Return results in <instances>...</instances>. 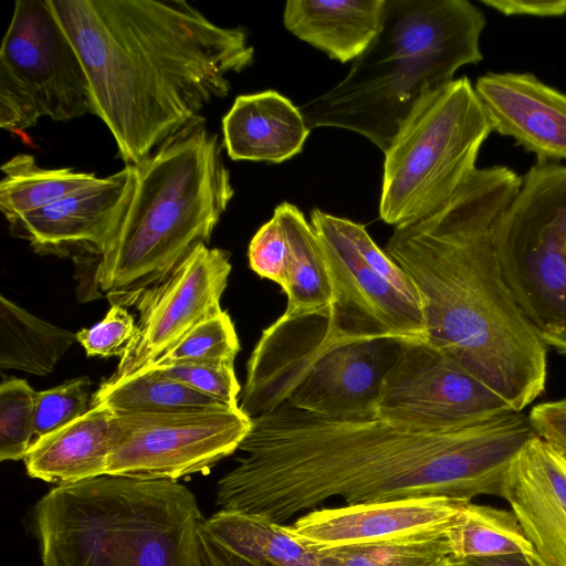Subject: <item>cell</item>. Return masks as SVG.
<instances>
[{
  "mask_svg": "<svg viewBox=\"0 0 566 566\" xmlns=\"http://www.w3.org/2000/svg\"><path fill=\"white\" fill-rule=\"evenodd\" d=\"M136 167L127 209L93 274L95 290L125 307L207 244L234 195L218 135L202 116Z\"/></svg>",
  "mask_w": 566,
  "mask_h": 566,
  "instance_id": "obj_5",
  "label": "cell"
},
{
  "mask_svg": "<svg viewBox=\"0 0 566 566\" xmlns=\"http://www.w3.org/2000/svg\"><path fill=\"white\" fill-rule=\"evenodd\" d=\"M528 418L535 433L566 461V399L538 403Z\"/></svg>",
  "mask_w": 566,
  "mask_h": 566,
  "instance_id": "obj_35",
  "label": "cell"
},
{
  "mask_svg": "<svg viewBox=\"0 0 566 566\" xmlns=\"http://www.w3.org/2000/svg\"><path fill=\"white\" fill-rule=\"evenodd\" d=\"M505 15L560 17L566 13V1L481 0Z\"/></svg>",
  "mask_w": 566,
  "mask_h": 566,
  "instance_id": "obj_36",
  "label": "cell"
},
{
  "mask_svg": "<svg viewBox=\"0 0 566 566\" xmlns=\"http://www.w3.org/2000/svg\"><path fill=\"white\" fill-rule=\"evenodd\" d=\"M230 272V254L201 243L168 279L146 290L135 305V336L107 379H123L151 366L198 323L220 313Z\"/></svg>",
  "mask_w": 566,
  "mask_h": 566,
  "instance_id": "obj_14",
  "label": "cell"
},
{
  "mask_svg": "<svg viewBox=\"0 0 566 566\" xmlns=\"http://www.w3.org/2000/svg\"><path fill=\"white\" fill-rule=\"evenodd\" d=\"M1 171L0 209L12 226L29 212L39 210L93 182V172L72 168H43L34 156L18 154L7 160Z\"/></svg>",
  "mask_w": 566,
  "mask_h": 566,
  "instance_id": "obj_25",
  "label": "cell"
},
{
  "mask_svg": "<svg viewBox=\"0 0 566 566\" xmlns=\"http://www.w3.org/2000/svg\"><path fill=\"white\" fill-rule=\"evenodd\" d=\"M501 497L539 556L566 566V461L538 436L511 462Z\"/></svg>",
  "mask_w": 566,
  "mask_h": 566,
  "instance_id": "obj_18",
  "label": "cell"
},
{
  "mask_svg": "<svg viewBox=\"0 0 566 566\" xmlns=\"http://www.w3.org/2000/svg\"><path fill=\"white\" fill-rule=\"evenodd\" d=\"M78 53L92 114L125 164L200 117L253 63L244 29L224 28L182 0H49Z\"/></svg>",
  "mask_w": 566,
  "mask_h": 566,
  "instance_id": "obj_3",
  "label": "cell"
},
{
  "mask_svg": "<svg viewBox=\"0 0 566 566\" xmlns=\"http://www.w3.org/2000/svg\"><path fill=\"white\" fill-rule=\"evenodd\" d=\"M287 242V297L284 315L301 316L322 312L333 303L332 287L318 239L304 213L291 202L274 209Z\"/></svg>",
  "mask_w": 566,
  "mask_h": 566,
  "instance_id": "obj_23",
  "label": "cell"
},
{
  "mask_svg": "<svg viewBox=\"0 0 566 566\" xmlns=\"http://www.w3.org/2000/svg\"><path fill=\"white\" fill-rule=\"evenodd\" d=\"M251 420L243 455L217 483L216 504L279 524L332 499L501 497L511 462L536 436L522 411L433 427L280 406Z\"/></svg>",
  "mask_w": 566,
  "mask_h": 566,
  "instance_id": "obj_1",
  "label": "cell"
},
{
  "mask_svg": "<svg viewBox=\"0 0 566 566\" xmlns=\"http://www.w3.org/2000/svg\"><path fill=\"white\" fill-rule=\"evenodd\" d=\"M98 403L116 412H161L228 406L150 367L123 379L102 381L92 395L91 406Z\"/></svg>",
  "mask_w": 566,
  "mask_h": 566,
  "instance_id": "obj_26",
  "label": "cell"
},
{
  "mask_svg": "<svg viewBox=\"0 0 566 566\" xmlns=\"http://www.w3.org/2000/svg\"><path fill=\"white\" fill-rule=\"evenodd\" d=\"M92 113L88 78L49 0H18L0 49V126L22 133L40 118Z\"/></svg>",
  "mask_w": 566,
  "mask_h": 566,
  "instance_id": "obj_10",
  "label": "cell"
},
{
  "mask_svg": "<svg viewBox=\"0 0 566 566\" xmlns=\"http://www.w3.org/2000/svg\"><path fill=\"white\" fill-rule=\"evenodd\" d=\"M76 334L45 322L0 296V367L46 376L75 343Z\"/></svg>",
  "mask_w": 566,
  "mask_h": 566,
  "instance_id": "obj_24",
  "label": "cell"
},
{
  "mask_svg": "<svg viewBox=\"0 0 566 566\" xmlns=\"http://www.w3.org/2000/svg\"><path fill=\"white\" fill-rule=\"evenodd\" d=\"M202 530L233 553L272 566H322L317 549L293 535L286 524L237 511L219 510Z\"/></svg>",
  "mask_w": 566,
  "mask_h": 566,
  "instance_id": "obj_22",
  "label": "cell"
},
{
  "mask_svg": "<svg viewBox=\"0 0 566 566\" xmlns=\"http://www.w3.org/2000/svg\"><path fill=\"white\" fill-rule=\"evenodd\" d=\"M203 566H272L247 559L209 536L202 526L199 531Z\"/></svg>",
  "mask_w": 566,
  "mask_h": 566,
  "instance_id": "obj_37",
  "label": "cell"
},
{
  "mask_svg": "<svg viewBox=\"0 0 566 566\" xmlns=\"http://www.w3.org/2000/svg\"><path fill=\"white\" fill-rule=\"evenodd\" d=\"M205 520L178 481L111 474L51 489L32 516L43 566H203Z\"/></svg>",
  "mask_w": 566,
  "mask_h": 566,
  "instance_id": "obj_6",
  "label": "cell"
},
{
  "mask_svg": "<svg viewBox=\"0 0 566 566\" xmlns=\"http://www.w3.org/2000/svg\"><path fill=\"white\" fill-rule=\"evenodd\" d=\"M287 254L284 230L273 216L260 227L250 241L249 265L259 276L275 282L283 290L287 281Z\"/></svg>",
  "mask_w": 566,
  "mask_h": 566,
  "instance_id": "obj_34",
  "label": "cell"
},
{
  "mask_svg": "<svg viewBox=\"0 0 566 566\" xmlns=\"http://www.w3.org/2000/svg\"><path fill=\"white\" fill-rule=\"evenodd\" d=\"M106 474L177 481L232 454L252 427L230 406L161 412L114 411Z\"/></svg>",
  "mask_w": 566,
  "mask_h": 566,
  "instance_id": "obj_11",
  "label": "cell"
},
{
  "mask_svg": "<svg viewBox=\"0 0 566 566\" xmlns=\"http://www.w3.org/2000/svg\"><path fill=\"white\" fill-rule=\"evenodd\" d=\"M310 222L318 239L332 287L329 321L350 340H424L420 302L394 286L358 252L344 218L314 208Z\"/></svg>",
  "mask_w": 566,
  "mask_h": 566,
  "instance_id": "obj_13",
  "label": "cell"
},
{
  "mask_svg": "<svg viewBox=\"0 0 566 566\" xmlns=\"http://www.w3.org/2000/svg\"><path fill=\"white\" fill-rule=\"evenodd\" d=\"M149 367L220 402L239 407L241 387L233 361H185Z\"/></svg>",
  "mask_w": 566,
  "mask_h": 566,
  "instance_id": "obj_32",
  "label": "cell"
},
{
  "mask_svg": "<svg viewBox=\"0 0 566 566\" xmlns=\"http://www.w3.org/2000/svg\"><path fill=\"white\" fill-rule=\"evenodd\" d=\"M386 0H290L285 29L329 59L355 61L377 36Z\"/></svg>",
  "mask_w": 566,
  "mask_h": 566,
  "instance_id": "obj_21",
  "label": "cell"
},
{
  "mask_svg": "<svg viewBox=\"0 0 566 566\" xmlns=\"http://www.w3.org/2000/svg\"><path fill=\"white\" fill-rule=\"evenodd\" d=\"M136 165L98 179L56 202L20 218L14 224L34 250L64 253L81 249L101 256L111 245L129 203Z\"/></svg>",
  "mask_w": 566,
  "mask_h": 566,
  "instance_id": "obj_16",
  "label": "cell"
},
{
  "mask_svg": "<svg viewBox=\"0 0 566 566\" xmlns=\"http://www.w3.org/2000/svg\"><path fill=\"white\" fill-rule=\"evenodd\" d=\"M522 179L495 233L502 275L544 344L566 354V165L536 161Z\"/></svg>",
  "mask_w": 566,
  "mask_h": 566,
  "instance_id": "obj_9",
  "label": "cell"
},
{
  "mask_svg": "<svg viewBox=\"0 0 566 566\" xmlns=\"http://www.w3.org/2000/svg\"><path fill=\"white\" fill-rule=\"evenodd\" d=\"M446 536L458 562L470 557L536 552L512 511L472 501Z\"/></svg>",
  "mask_w": 566,
  "mask_h": 566,
  "instance_id": "obj_27",
  "label": "cell"
},
{
  "mask_svg": "<svg viewBox=\"0 0 566 566\" xmlns=\"http://www.w3.org/2000/svg\"><path fill=\"white\" fill-rule=\"evenodd\" d=\"M316 549L322 566H454L459 563L446 535Z\"/></svg>",
  "mask_w": 566,
  "mask_h": 566,
  "instance_id": "obj_28",
  "label": "cell"
},
{
  "mask_svg": "<svg viewBox=\"0 0 566 566\" xmlns=\"http://www.w3.org/2000/svg\"><path fill=\"white\" fill-rule=\"evenodd\" d=\"M114 410L98 403L32 441L23 461L29 476L57 485L106 474L115 442Z\"/></svg>",
  "mask_w": 566,
  "mask_h": 566,
  "instance_id": "obj_20",
  "label": "cell"
},
{
  "mask_svg": "<svg viewBox=\"0 0 566 566\" xmlns=\"http://www.w3.org/2000/svg\"><path fill=\"white\" fill-rule=\"evenodd\" d=\"M91 380L77 377L59 386L35 394V436H45L76 418L91 408Z\"/></svg>",
  "mask_w": 566,
  "mask_h": 566,
  "instance_id": "obj_31",
  "label": "cell"
},
{
  "mask_svg": "<svg viewBox=\"0 0 566 566\" xmlns=\"http://www.w3.org/2000/svg\"><path fill=\"white\" fill-rule=\"evenodd\" d=\"M454 566H457V565H454Z\"/></svg>",
  "mask_w": 566,
  "mask_h": 566,
  "instance_id": "obj_39",
  "label": "cell"
},
{
  "mask_svg": "<svg viewBox=\"0 0 566 566\" xmlns=\"http://www.w3.org/2000/svg\"><path fill=\"white\" fill-rule=\"evenodd\" d=\"M397 343L338 336L329 308L282 314L263 329L248 359L239 408L249 418L280 406L337 420L375 418Z\"/></svg>",
  "mask_w": 566,
  "mask_h": 566,
  "instance_id": "obj_7",
  "label": "cell"
},
{
  "mask_svg": "<svg viewBox=\"0 0 566 566\" xmlns=\"http://www.w3.org/2000/svg\"><path fill=\"white\" fill-rule=\"evenodd\" d=\"M137 323L125 306L112 305L105 317L76 334L88 356L122 357L136 333Z\"/></svg>",
  "mask_w": 566,
  "mask_h": 566,
  "instance_id": "obj_33",
  "label": "cell"
},
{
  "mask_svg": "<svg viewBox=\"0 0 566 566\" xmlns=\"http://www.w3.org/2000/svg\"><path fill=\"white\" fill-rule=\"evenodd\" d=\"M492 132L467 76L423 97L384 153L380 219L395 229L443 207L478 168Z\"/></svg>",
  "mask_w": 566,
  "mask_h": 566,
  "instance_id": "obj_8",
  "label": "cell"
},
{
  "mask_svg": "<svg viewBox=\"0 0 566 566\" xmlns=\"http://www.w3.org/2000/svg\"><path fill=\"white\" fill-rule=\"evenodd\" d=\"M522 180L506 166L476 168L439 210L395 228L385 248L418 293L427 342L516 411L547 379V346L506 286L495 245Z\"/></svg>",
  "mask_w": 566,
  "mask_h": 566,
  "instance_id": "obj_2",
  "label": "cell"
},
{
  "mask_svg": "<svg viewBox=\"0 0 566 566\" xmlns=\"http://www.w3.org/2000/svg\"><path fill=\"white\" fill-rule=\"evenodd\" d=\"M514 410L451 355L424 340H400L384 375L377 417L419 426H457Z\"/></svg>",
  "mask_w": 566,
  "mask_h": 566,
  "instance_id": "obj_12",
  "label": "cell"
},
{
  "mask_svg": "<svg viewBox=\"0 0 566 566\" xmlns=\"http://www.w3.org/2000/svg\"><path fill=\"white\" fill-rule=\"evenodd\" d=\"M485 22L468 0H386L377 36L347 75L298 107L305 122L357 133L385 153L423 97L482 61Z\"/></svg>",
  "mask_w": 566,
  "mask_h": 566,
  "instance_id": "obj_4",
  "label": "cell"
},
{
  "mask_svg": "<svg viewBox=\"0 0 566 566\" xmlns=\"http://www.w3.org/2000/svg\"><path fill=\"white\" fill-rule=\"evenodd\" d=\"M475 93L492 130L512 137L537 161L566 159V94L531 73H486Z\"/></svg>",
  "mask_w": 566,
  "mask_h": 566,
  "instance_id": "obj_17",
  "label": "cell"
},
{
  "mask_svg": "<svg viewBox=\"0 0 566 566\" xmlns=\"http://www.w3.org/2000/svg\"><path fill=\"white\" fill-rule=\"evenodd\" d=\"M35 394L24 379L0 385V460H23L35 436Z\"/></svg>",
  "mask_w": 566,
  "mask_h": 566,
  "instance_id": "obj_29",
  "label": "cell"
},
{
  "mask_svg": "<svg viewBox=\"0 0 566 566\" xmlns=\"http://www.w3.org/2000/svg\"><path fill=\"white\" fill-rule=\"evenodd\" d=\"M239 338L227 311L211 315L191 328L151 366L185 361H234Z\"/></svg>",
  "mask_w": 566,
  "mask_h": 566,
  "instance_id": "obj_30",
  "label": "cell"
},
{
  "mask_svg": "<svg viewBox=\"0 0 566 566\" xmlns=\"http://www.w3.org/2000/svg\"><path fill=\"white\" fill-rule=\"evenodd\" d=\"M457 566H552L537 552L514 553L495 556L470 557L460 560Z\"/></svg>",
  "mask_w": 566,
  "mask_h": 566,
  "instance_id": "obj_38",
  "label": "cell"
},
{
  "mask_svg": "<svg viewBox=\"0 0 566 566\" xmlns=\"http://www.w3.org/2000/svg\"><path fill=\"white\" fill-rule=\"evenodd\" d=\"M310 132L300 108L273 90L239 95L222 119L223 146L235 161L289 160Z\"/></svg>",
  "mask_w": 566,
  "mask_h": 566,
  "instance_id": "obj_19",
  "label": "cell"
},
{
  "mask_svg": "<svg viewBox=\"0 0 566 566\" xmlns=\"http://www.w3.org/2000/svg\"><path fill=\"white\" fill-rule=\"evenodd\" d=\"M469 502L433 495L321 506L286 527L314 548L426 539L446 535Z\"/></svg>",
  "mask_w": 566,
  "mask_h": 566,
  "instance_id": "obj_15",
  "label": "cell"
}]
</instances>
